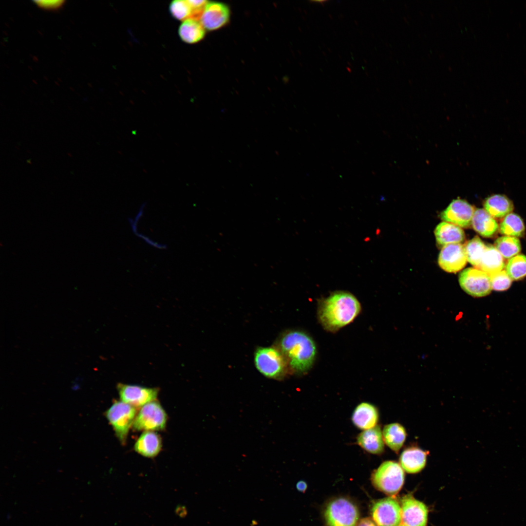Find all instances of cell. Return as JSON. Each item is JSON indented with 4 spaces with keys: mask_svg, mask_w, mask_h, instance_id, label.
<instances>
[{
    "mask_svg": "<svg viewBox=\"0 0 526 526\" xmlns=\"http://www.w3.org/2000/svg\"><path fill=\"white\" fill-rule=\"evenodd\" d=\"M360 310V303L353 294L336 291L320 301L318 317L326 330L336 332L352 322Z\"/></svg>",
    "mask_w": 526,
    "mask_h": 526,
    "instance_id": "obj_1",
    "label": "cell"
},
{
    "mask_svg": "<svg viewBox=\"0 0 526 526\" xmlns=\"http://www.w3.org/2000/svg\"><path fill=\"white\" fill-rule=\"evenodd\" d=\"M279 347L293 372L302 374L313 365L317 355L316 345L306 333L298 330L286 332L281 337Z\"/></svg>",
    "mask_w": 526,
    "mask_h": 526,
    "instance_id": "obj_2",
    "label": "cell"
},
{
    "mask_svg": "<svg viewBox=\"0 0 526 526\" xmlns=\"http://www.w3.org/2000/svg\"><path fill=\"white\" fill-rule=\"evenodd\" d=\"M405 479L403 468L394 461L383 462L371 476L374 486L386 494L394 495L402 488Z\"/></svg>",
    "mask_w": 526,
    "mask_h": 526,
    "instance_id": "obj_3",
    "label": "cell"
},
{
    "mask_svg": "<svg viewBox=\"0 0 526 526\" xmlns=\"http://www.w3.org/2000/svg\"><path fill=\"white\" fill-rule=\"evenodd\" d=\"M254 362L257 370L265 376L282 378L287 372L288 363L280 350L274 347H260L255 352Z\"/></svg>",
    "mask_w": 526,
    "mask_h": 526,
    "instance_id": "obj_4",
    "label": "cell"
},
{
    "mask_svg": "<svg viewBox=\"0 0 526 526\" xmlns=\"http://www.w3.org/2000/svg\"><path fill=\"white\" fill-rule=\"evenodd\" d=\"M359 516L357 506L344 498L332 500L328 504L324 512L328 526H356Z\"/></svg>",
    "mask_w": 526,
    "mask_h": 526,
    "instance_id": "obj_5",
    "label": "cell"
},
{
    "mask_svg": "<svg viewBox=\"0 0 526 526\" xmlns=\"http://www.w3.org/2000/svg\"><path fill=\"white\" fill-rule=\"evenodd\" d=\"M105 415L117 438L124 444L136 416V408L122 401H116L107 410Z\"/></svg>",
    "mask_w": 526,
    "mask_h": 526,
    "instance_id": "obj_6",
    "label": "cell"
},
{
    "mask_svg": "<svg viewBox=\"0 0 526 526\" xmlns=\"http://www.w3.org/2000/svg\"><path fill=\"white\" fill-rule=\"evenodd\" d=\"M167 421L165 411L160 403L155 400L141 407L132 426L136 431H161L165 428Z\"/></svg>",
    "mask_w": 526,
    "mask_h": 526,
    "instance_id": "obj_7",
    "label": "cell"
},
{
    "mask_svg": "<svg viewBox=\"0 0 526 526\" xmlns=\"http://www.w3.org/2000/svg\"><path fill=\"white\" fill-rule=\"evenodd\" d=\"M459 282L462 289L474 297H485L492 290L489 275L476 268L462 271L459 274Z\"/></svg>",
    "mask_w": 526,
    "mask_h": 526,
    "instance_id": "obj_8",
    "label": "cell"
},
{
    "mask_svg": "<svg viewBox=\"0 0 526 526\" xmlns=\"http://www.w3.org/2000/svg\"><path fill=\"white\" fill-rule=\"evenodd\" d=\"M371 514L377 526H398L401 521V508L393 497L376 501L372 506Z\"/></svg>",
    "mask_w": 526,
    "mask_h": 526,
    "instance_id": "obj_9",
    "label": "cell"
},
{
    "mask_svg": "<svg viewBox=\"0 0 526 526\" xmlns=\"http://www.w3.org/2000/svg\"><path fill=\"white\" fill-rule=\"evenodd\" d=\"M122 401L136 408L156 400L159 389L137 385L119 383L117 386Z\"/></svg>",
    "mask_w": 526,
    "mask_h": 526,
    "instance_id": "obj_10",
    "label": "cell"
},
{
    "mask_svg": "<svg viewBox=\"0 0 526 526\" xmlns=\"http://www.w3.org/2000/svg\"><path fill=\"white\" fill-rule=\"evenodd\" d=\"M475 208L466 201L457 199L453 200L446 209L440 214L441 219L458 226L470 227Z\"/></svg>",
    "mask_w": 526,
    "mask_h": 526,
    "instance_id": "obj_11",
    "label": "cell"
},
{
    "mask_svg": "<svg viewBox=\"0 0 526 526\" xmlns=\"http://www.w3.org/2000/svg\"><path fill=\"white\" fill-rule=\"evenodd\" d=\"M467 261L465 244H452L442 247L438 263L440 267L446 272L455 273L466 265Z\"/></svg>",
    "mask_w": 526,
    "mask_h": 526,
    "instance_id": "obj_12",
    "label": "cell"
},
{
    "mask_svg": "<svg viewBox=\"0 0 526 526\" xmlns=\"http://www.w3.org/2000/svg\"><path fill=\"white\" fill-rule=\"evenodd\" d=\"M401 521L407 526H426L428 510L422 502L408 495L401 500Z\"/></svg>",
    "mask_w": 526,
    "mask_h": 526,
    "instance_id": "obj_13",
    "label": "cell"
},
{
    "mask_svg": "<svg viewBox=\"0 0 526 526\" xmlns=\"http://www.w3.org/2000/svg\"><path fill=\"white\" fill-rule=\"evenodd\" d=\"M230 10L223 3L208 1L205 7L200 22L209 31L217 30L225 25L230 18Z\"/></svg>",
    "mask_w": 526,
    "mask_h": 526,
    "instance_id": "obj_14",
    "label": "cell"
},
{
    "mask_svg": "<svg viewBox=\"0 0 526 526\" xmlns=\"http://www.w3.org/2000/svg\"><path fill=\"white\" fill-rule=\"evenodd\" d=\"M357 440L358 445L369 453L380 454L384 451V442L378 426L364 430L358 434Z\"/></svg>",
    "mask_w": 526,
    "mask_h": 526,
    "instance_id": "obj_15",
    "label": "cell"
},
{
    "mask_svg": "<svg viewBox=\"0 0 526 526\" xmlns=\"http://www.w3.org/2000/svg\"><path fill=\"white\" fill-rule=\"evenodd\" d=\"M427 453L419 448L412 447L405 449L401 454L399 462L406 472L415 473L425 466Z\"/></svg>",
    "mask_w": 526,
    "mask_h": 526,
    "instance_id": "obj_16",
    "label": "cell"
},
{
    "mask_svg": "<svg viewBox=\"0 0 526 526\" xmlns=\"http://www.w3.org/2000/svg\"><path fill=\"white\" fill-rule=\"evenodd\" d=\"M160 435L154 431H144L134 445L135 451L141 455L152 458L156 456L162 448Z\"/></svg>",
    "mask_w": 526,
    "mask_h": 526,
    "instance_id": "obj_17",
    "label": "cell"
},
{
    "mask_svg": "<svg viewBox=\"0 0 526 526\" xmlns=\"http://www.w3.org/2000/svg\"><path fill=\"white\" fill-rule=\"evenodd\" d=\"M378 413L376 408L366 402L359 404L355 409L352 420L358 428L367 430L375 427L378 421Z\"/></svg>",
    "mask_w": 526,
    "mask_h": 526,
    "instance_id": "obj_18",
    "label": "cell"
},
{
    "mask_svg": "<svg viewBox=\"0 0 526 526\" xmlns=\"http://www.w3.org/2000/svg\"><path fill=\"white\" fill-rule=\"evenodd\" d=\"M434 234L438 245L443 247L452 244H460L465 238L463 229L459 226L445 222L436 227Z\"/></svg>",
    "mask_w": 526,
    "mask_h": 526,
    "instance_id": "obj_19",
    "label": "cell"
},
{
    "mask_svg": "<svg viewBox=\"0 0 526 526\" xmlns=\"http://www.w3.org/2000/svg\"><path fill=\"white\" fill-rule=\"evenodd\" d=\"M471 225L478 233L486 238L492 237L499 229L498 224L494 218L483 208L475 210Z\"/></svg>",
    "mask_w": 526,
    "mask_h": 526,
    "instance_id": "obj_20",
    "label": "cell"
},
{
    "mask_svg": "<svg viewBox=\"0 0 526 526\" xmlns=\"http://www.w3.org/2000/svg\"><path fill=\"white\" fill-rule=\"evenodd\" d=\"M485 209L493 218H501L511 213L514 205L507 196L493 194L488 197L484 203Z\"/></svg>",
    "mask_w": 526,
    "mask_h": 526,
    "instance_id": "obj_21",
    "label": "cell"
},
{
    "mask_svg": "<svg viewBox=\"0 0 526 526\" xmlns=\"http://www.w3.org/2000/svg\"><path fill=\"white\" fill-rule=\"evenodd\" d=\"M505 265L504 258L496 248L487 245L478 269L490 275L504 270Z\"/></svg>",
    "mask_w": 526,
    "mask_h": 526,
    "instance_id": "obj_22",
    "label": "cell"
},
{
    "mask_svg": "<svg viewBox=\"0 0 526 526\" xmlns=\"http://www.w3.org/2000/svg\"><path fill=\"white\" fill-rule=\"evenodd\" d=\"M384 442L395 452H398L403 446L406 438L405 428L397 423H391L384 426L382 431Z\"/></svg>",
    "mask_w": 526,
    "mask_h": 526,
    "instance_id": "obj_23",
    "label": "cell"
},
{
    "mask_svg": "<svg viewBox=\"0 0 526 526\" xmlns=\"http://www.w3.org/2000/svg\"><path fill=\"white\" fill-rule=\"evenodd\" d=\"M178 33L183 41L192 44L201 40L205 36L206 31L200 21L190 19L180 25Z\"/></svg>",
    "mask_w": 526,
    "mask_h": 526,
    "instance_id": "obj_24",
    "label": "cell"
},
{
    "mask_svg": "<svg viewBox=\"0 0 526 526\" xmlns=\"http://www.w3.org/2000/svg\"><path fill=\"white\" fill-rule=\"evenodd\" d=\"M500 232L505 236L521 237L525 232L522 218L515 213H510L505 216L499 226Z\"/></svg>",
    "mask_w": 526,
    "mask_h": 526,
    "instance_id": "obj_25",
    "label": "cell"
},
{
    "mask_svg": "<svg viewBox=\"0 0 526 526\" xmlns=\"http://www.w3.org/2000/svg\"><path fill=\"white\" fill-rule=\"evenodd\" d=\"M494 247L504 259L518 255L521 250L520 240L516 237L504 236L496 240Z\"/></svg>",
    "mask_w": 526,
    "mask_h": 526,
    "instance_id": "obj_26",
    "label": "cell"
},
{
    "mask_svg": "<svg viewBox=\"0 0 526 526\" xmlns=\"http://www.w3.org/2000/svg\"><path fill=\"white\" fill-rule=\"evenodd\" d=\"M486 245L477 236L465 244L468 261L476 268L479 267Z\"/></svg>",
    "mask_w": 526,
    "mask_h": 526,
    "instance_id": "obj_27",
    "label": "cell"
},
{
    "mask_svg": "<svg viewBox=\"0 0 526 526\" xmlns=\"http://www.w3.org/2000/svg\"><path fill=\"white\" fill-rule=\"evenodd\" d=\"M506 271L512 280L523 279L526 276V256L518 254L509 259Z\"/></svg>",
    "mask_w": 526,
    "mask_h": 526,
    "instance_id": "obj_28",
    "label": "cell"
},
{
    "mask_svg": "<svg viewBox=\"0 0 526 526\" xmlns=\"http://www.w3.org/2000/svg\"><path fill=\"white\" fill-rule=\"evenodd\" d=\"M171 15L176 19L185 21L191 19L192 9L188 0L172 1L169 7Z\"/></svg>",
    "mask_w": 526,
    "mask_h": 526,
    "instance_id": "obj_29",
    "label": "cell"
},
{
    "mask_svg": "<svg viewBox=\"0 0 526 526\" xmlns=\"http://www.w3.org/2000/svg\"><path fill=\"white\" fill-rule=\"evenodd\" d=\"M490 279L492 289L497 291H503L508 289L512 283V279L506 270L488 275Z\"/></svg>",
    "mask_w": 526,
    "mask_h": 526,
    "instance_id": "obj_30",
    "label": "cell"
},
{
    "mask_svg": "<svg viewBox=\"0 0 526 526\" xmlns=\"http://www.w3.org/2000/svg\"><path fill=\"white\" fill-rule=\"evenodd\" d=\"M35 3L40 8L46 10H57L64 4L63 0H35Z\"/></svg>",
    "mask_w": 526,
    "mask_h": 526,
    "instance_id": "obj_31",
    "label": "cell"
},
{
    "mask_svg": "<svg viewBox=\"0 0 526 526\" xmlns=\"http://www.w3.org/2000/svg\"><path fill=\"white\" fill-rule=\"evenodd\" d=\"M356 526H376L369 518H364L357 523Z\"/></svg>",
    "mask_w": 526,
    "mask_h": 526,
    "instance_id": "obj_32",
    "label": "cell"
},
{
    "mask_svg": "<svg viewBox=\"0 0 526 526\" xmlns=\"http://www.w3.org/2000/svg\"><path fill=\"white\" fill-rule=\"evenodd\" d=\"M175 513L180 517H184L187 514V510L185 506L179 505L176 507Z\"/></svg>",
    "mask_w": 526,
    "mask_h": 526,
    "instance_id": "obj_33",
    "label": "cell"
},
{
    "mask_svg": "<svg viewBox=\"0 0 526 526\" xmlns=\"http://www.w3.org/2000/svg\"><path fill=\"white\" fill-rule=\"evenodd\" d=\"M296 488L299 491L304 492L307 488V485L305 481H300L296 484Z\"/></svg>",
    "mask_w": 526,
    "mask_h": 526,
    "instance_id": "obj_34",
    "label": "cell"
},
{
    "mask_svg": "<svg viewBox=\"0 0 526 526\" xmlns=\"http://www.w3.org/2000/svg\"><path fill=\"white\" fill-rule=\"evenodd\" d=\"M398 526H406V525H404L403 524L401 523V524H400Z\"/></svg>",
    "mask_w": 526,
    "mask_h": 526,
    "instance_id": "obj_35",
    "label": "cell"
}]
</instances>
